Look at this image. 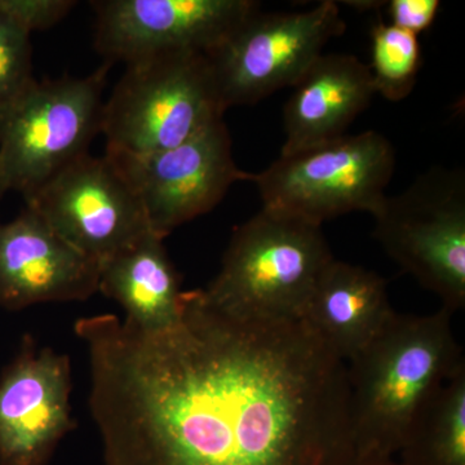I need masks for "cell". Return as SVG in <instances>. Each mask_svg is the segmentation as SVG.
I'll return each instance as SVG.
<instances>
[{
    "mask_svg": "<svg viewBox=\"0 0 465 465\" xmlns=\"http://www.w3.org/2000/svg\"><path fill=\"white\" fill-rule=\"evenodd\" d=\"M75 333L104 465L354 460L347 365L302 320H241L194 290L161 331L99 314Z\"/></svg>",
    "mask_w": 465,
    "mask_h": 465,
    "instance_id": "1",
    "label": "cell"
},
{
    "mask_svg": "<svg viewBox=\"0 0 465 465\" xmlns=\"http://www.w3.org/2000/svg\"><path fill=\"white\" fill-rule=\"evenodd\" d=\"M451 312L394 313L381 332L349 361L354 459L394 458L434 393L465 369Z\"/></svg>",
    "mask_w": 465,
    "mask_h": 465,
    "instance_id": "2",
    "label": "cell"
},
{
    "mask_svg": "<svg viewBox=\"0 0 465 465\" xmlns=\"http://www.w3.org/2000/svg\"><path fill=\"white\" fill-rule=\"evenodd\" d=\"M333 259L321 226L262 208L232 232L204 299L247 321H296Z\"/></svg>",
    "mask_w": 465,
    "mask_h": 465,
    "instance_id": "3",
    "label": "cell"
},
{
    "mask_svg": "<svg viewBox=\"0 0 465 465\" xmlns=\"http://www.w3.org/2000/svg\"><path fill=\"white\" fill-rule=\"evenodd\" d=\"M206 54L171 52L125 64L104 103L106 153L145 155L188 142L224 119Z\"/></svg>",
    "mask_w": 465,
    "mask_h": 465,
    "instance_id": "4",
    "label": "cell"
},
{
    "mask_svg": "<svg viewBox=\"0 0 465 465\" xmlns=\"http://www.w3.org/2000/svg\"><path fill=\"white\" fill-rule=\"evenodd\" d=\"M112 64L87 76L38 82L0 109V183L27 201L79 158L101 134Z\"/></svg>",
    "mask_w": 465,
    "mask_h": 465,
    "instance_id": "5",
    "label": "cell"
},
{
    "mask_svg": "<svg viewBox=\"0 0 465 465\" xmlns=\"http://www.w3.org/2000/svg\"><path fill=\"white\" fill-rule=\"evenodd\" d=\"M396 167V153L376 131L345 134L332 142L281 154L251 173L262 208L321 226L347 213L381 207Z\"/></svg>",
    "mask_w": 465,
    "mask_h": 465,
    "instance_id": "6",
    "label": "cell"
},
{
    "mask_svg": "<svg viewBox=\"0 0 465 465\" xmlns=\"http://www.w3.org/2000/svg\"><path fill=\"white\" fill-rule=\"evenodd\" d=\"M387 255L449 312L465 307V174L433 167L372 213Z\"/></svg>",
    "mask_w": 465,
    "mask_h": 465,
    "instance_id": "7",
    "label": "cell"
},
{
    "mask_svg": "<svg viewBox=\"0 0 465 465\" xmlns=\"http://www.w3.org/2000/svg\"><path fill=\"white\" fill-rule=\"evenodd\" d=\"M345 29L332 0L302 12L262 14L259 8L206 54L223 108L252 105L293 87Z\"/></svg>",
    "mask_w": 465,
    "mask_h": 465,
    "instance_id": "8",
    "label": "cell"
},
{
    "mask_svg": "<svg viewBox=\"0 0 465 465\" xmlns=\"http://www.w3.org/2000/svg\"><path fill=\"white\" fill-rule=\"evenodd\" d=\"M105 155L136 194L150 231L162 240L213 210L235 183L251 180L235 164L224 119L173 149Z\"/></svg>",
    "mask_w": 465,
    "mask_h": 465,
    "instance_id": "9",
    "label": "cell"
},
{
    "mask_svg": "<svg viewBox=\"0 0 465 465\" xmlns=\"http://www.w3.org/2000/svg\"><path fill=\"white\" fill-rule=\"evenodd\" d=\"M25 203L100 265L153 232L136 194L106 155L79 158Z\"/></svg>",
    "mask_w": 465,
    "mask_h": 465,
    "instance_id": "10",
    "label": "cell"
},
{
    "mask_svg": "<svg viewBox=\"0 0 465 465\" xmlns=\"http://www.w3.org/2000/svg\"><path fill=\"white\" fill-rule=\"evenodd\" d=\"M94 48L105 63L208 54L260 8L253 0H96Z\"/></svg>",
    "mask_w": 465,
    "mask_h": 465,
    "instance_id": "11",
    "label": "cell"
},
{
    "mask_svg": "<svg viewBox=\"0 0 465 465\" xmlns=\"http://www.w3.org/2000/svg\"><path fill=\"white\" fill-rule=\"evenodd\" d=\"M69 358L25 338L0 378V465H45L75 427Z\"/></svg>",
    "mask_w": 465,
    "mask_h": 465,
    "instance_id": "12",
    "label": "cell"
},
{
    "mask_svg": "<svg viewBox=\"0 0 465 465\" xmlns=\"http://www.w3.org/2000/svg\"><path fill=\"white\" fill-rule=\"evenodd\" d=\"M99 281V262L66 243L33 208L0 224V307L84 302Z\"/></svg>",
    "mask_w": 465,
    "mask_h": 465,
    "instance_id": "13",
    "label": "cell"
},
{
    "mask_svg": "<svg viewBox=\"0 0 465 465\" xmlns=\"http://www.w3.org/2000/svg\"><path fill=\"white\" fill-rule=\"evenodd\" d=\"M292 88L283 109L281 154L345 136L375 94L369 65L344 54H321Z\"/></svg>",
    "mask_w": 465,
    "mask_h": 465,
    "instance_id": "14",
    "label": "cell"
},
{
    "mask_svg": "<svg viewBox=\"0 0 465 465\" xmlns=\"http://www.w3.org/2000/svg\"><path fill=\"white\" fill-rule=\"evenodd\" d=\"M396 311L381 274L333 258L318 278L300 320L344 362L370 344Z\"/></svg>",
    "mask_w": 465,
    "mask_h": 465,
    "instance_id": "15",
    "label": "cell"
},
{
    "mask_svg": "<svg viewBox=\"0 0 465 465\" xmlns=\"http://www.w3.org/2000/svg\"><path fill=\"white\" fill-rule=\"evenodd\" d=\"M99 291L115 300L124 320L143 331L167 329L182 313L179 274L154 232L100 265Z\"/></svg>",
    "mask_w": 465,
    "mask_h": 465,
    "instance_id": "16",
    "label": "cell"
},
{
    "mask_svg": "<svg viewBox=\"0 0 465 465\" xmlns=\"http://www.w3.org/2000/svg\"><path fill=\"white\" fill-rule=\"evenodd\" d=\"M399 454L402 465H465V369L428 401Z\"/></svg>",
    "mask_w": 465,
    "mask_h": 465,
    "instance_id": "17",
    "label": "cell"
},
{
    "mask_svg": "<svg viewBox=\"0 0 465 465\" xmlns=\"http://www.w3.org/2000/svg\"><path fill=\"white\" fill-rule=\"evenodd\" d=\"M421 64L419 36L379 20L371 30V72L375 94L401 101L414 90Z\"/></svg>",
    "mask_w": 465,
    "mask_h": 465,
    "instance_id": "18",
    "label": "cell"
},
{
    "mask_svg": "<svg viewBox=\"0 0 465 465\" xmlns=\"http://www.w3.org/2000/svg\"><path fill=\"white\" fill-rule=\"evenodd\" d=\"M30 36L0 11V109L35 79Z\"/></svg>",
    "mask_w": 465,
    "mask_h": 465,
    "instance_id": "19",
    "label": "cell"
},
{
    "mask_svg": "<svg viewBox=\"0 0 465 465\" xmlns=\"http://www.w3.org/2000/svg\"><path fill=\"white\" fill-rule=\"evenodd\" d=\"M75 5L74 0H0V11L29 35L57 25Z\"/></svg>",
    "mask_w": 465,
    "mask_h": 465,
    "instance_id": "20",
    "label": "cell"
},
{
    "mask_svg": "<svg viewBox=\"0 0 465 465\" xmlns=\"http://www.w3.org/2000/svg\"><path fill=\"white\" fill-rule=\"evenodd\" d=\"M385 5L390 25L418 36L433 25L440 7L439 0H391Z\"/></svg>",
    "mask_w": 465,
    "mask_h": 465,
    "instance_id": "21",
    "label": "cell"
},
{
    "mask_svg": "<svg viewBox=\"0 0 465 465\" xmlns=\"http://www.w3.org/2000/svg\"><path fill=\"white\" fill-rule=\"evenodd\" d=\"M351 465H402L399 460L394 458L376 457V455H370V457L356 458L351 461Z\"/></svg>",
    "mask_w": 465,
    "mask_h": 465,
    "instance_id": "22",
    "label": "cell"
},
{
    "mask_svg": "<svg viewBox=\"0 0 465 465\" xmlns=\"http://www.w3.org/2000/svg\"><path fill=\"white\" fill-rule=\"evenodd\" d=\"M5 194V189H3L2 183H0V200H2L3 195Z\"/></svg>",
    "mask_w": 465,
    "mask_h": 465,
    "instance_id": "23",
    "label": "cell"
}]
</instances>
